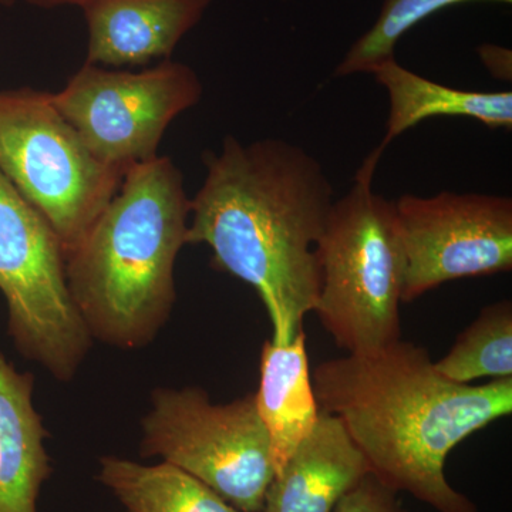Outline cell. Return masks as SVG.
Instances as JSON below:
<instances>
[{"mask_svg":"<svg viewBox=\"0 0 512 512\" xmlns=\"http://www.w3.org/2000/svg\"><path fill=\"white\" fill-rule=\"evenodd\" d=\"M202 163L187 242L208 245L212 268L255 289L272 342L288 345L319 298L316 247L335 202L328 174L305 148L279 138L242 144L228 136Z\"/></svg>","mask_w":512,"mask_h":512,"instance_id":"1","label":"cell"},{"mask_svg":"<svg viewBox=\"0 0 512 512\" xmlns=\"http://www.w3.org/2000/svg\"><path fill=\"white\" fill-rule=\"evenodd\" d=\"M312 384L320 412L342 421L383 484L439 512H478L444 467L458 444L510 416L512 377L451 382L429 350L400 339L372 355L319 363Z\"/></svg>","mask_w":512,"mask_h":512,"instance_id":"2","label":"cell"},{"mask_svg":"<svg viewBox=\"0 0 512 512\" xmlns=\"http://www.w3.org/2000/svg\"><path fill=\"white\" fill-rule=\"evenodd\" d=\"M190 204L170 157L128 168L119 191L66 255L70 295L92 339L124 350L156 339L177 299L175 264L188 245Z\"/></svg>","mask_w":512,"mask_h":512,"instance_id":"3","label":"cell"},{"mask_svg":"<svg viewBox=\"0 0 512 512\" xmlns=\"http://www.w3.org/2000/svg\"><path fill=\"white\" fill-rule=\"evenodd\" d=\"M383 153L376 147L348 194L333 202L316 247L320 291L313 312L348 355H372L402 339V235L394 201L373 191Z\"/></svg>","mask_w":512,"mask_h":512,"instance_id":"4","label":"cell"},{"mask_svg":"<svg viewBox=\"0 0 512 512\" xmlns=\"http://www.w3.org/2000/svg\"><path fill=\"white\" fill-rule=\"evenodd\" d=\"M0 173L55 231L64 256L87 234L126 173L101 163L52 93L0 90Z\"/></svg>","mask_w":512,"mask_h":512,"instance_id":"5","label":"cell"},{"mask_svg":"<svg viewBox=\"0 0 512 512\" xmlns=\"http://www.w3.org/2000/svg\"><path fill=\"white\" fill-rule=\"evenodd\" d=\"M0 292L18 352L60 382L76 376L92 336L74 305L66 256L45 218L0 173Z\"/></svg>","mask_w":512,"mask_h":512,"instance_id":"6","label":"cell"},{"mask_svg":"<svg viewBox=\"0 0 512 512\" xmlns=\"http://www.w3.org/2000/svg\"><path fill=\"white\" fill-rule=\"evenodd\" d=\"M144 417L141 454L161 457L244 512H262L275 476L254 394L214 404L201 387L157 389Z\"/></svg>","mask_w":512,"mask_h":512,"instance_id":"7","label":"cell"},{"mask_svg":"<svg viewBox=\"0 0 512 512\" xmlns=\"http://www.w3.org/2000/svg\"><path fill=\"white\" fill-rule=\"evenodd\" d=\"M202 93L198 74L171 59L141 72L84 63L52 101L101 163L127 173L158 157L168 126Z\"/></svg>","mask_w":512,"mask_h":512,"instance_id":"8","label":"cell"},{"mask_svg":"<svg viewBox=\"0 0 512 512\" xmlns=\"http://www.w3.org/2000/svg\"><path fill=\"white\" fill-rule=\"evenodd\" d=\"M406 271L403 302L446 282L512 271V198L443 191L394 201Z\"/></svg>","mask_w":512,"mask_h":512,"instance_id":"9","label":"cell"},{"mask_svg":"<svg viewBox=\"0 0 512 512\" xmlns=\"http://www.w3.org/2000/svg\"><path fill=\"white\" fill-rule=\"evenodd\" d=\"M212 0H87L86 63L107 69L144 67L170 59Z\"/></svg>","mask_w":512,"mask_h":512,"instance_id":"10","label":"cell"},{"mask_svg":"<svg viewBox=\"0 0 512 512\" xmlns=\"http://www.w3.org/2000/svg\"><path fill=\"white\" fill-rule=\"evenodd\" d=\"M367 474L369 464L342 421L320 412L311 434L272 478L262 512H333Z\"/></svg>","mask_w":512,"mask_h":512,"instance_id":"11","label":"cell"},{"mask_svg":"<svg viewBox=\"0 0 512 512\" xmlns=\"http://www.w3.org/2000/svg\"><path fill=\"white\" fill-rule=\"evenodd\" d=\"M32 373H20L0 353V512H37L52 474L49 436L33 406Z\"/></svg>","mask_w":512,"mask_h":512,"instance_id":"12","label":"cell"},{"mask_svg":"<svg viewBox=\"0 0 512 512\" xmlns=\"http://www.w3.org/2000/svg\"><path fill=\"white\" fill-rule=\"evenodd\" d=\"M259 373L258 392L254 394L256 412L268 433L278 473L311 434L320 413L313 392L305 330L288 345L266 340Z\"/></svg>","mask_w":512,"mask_h":512,"instance_id":"13","label":"cell"},{"mask_svg":"<svg viewBox=\"0 0 512 512\" xmlns=\"http://www.w3.org/2000/svg\"><path fill=\"white\" fill-rule=\"evenodd\" d=\"M389 94V119L382 144L386 150L404 131L431 117H467L490 128L512 127V92H471L431 82L406 69L396 57L370 72Z\"/></svg>","mask_w":512,"mask_h":512,"instance_id":"14","label":"cell"},{"mask_svg":"<svg viewBox=\"0 0 512 512\" xmlns=\"http://www.w3.org/2000/svg\"><path fill=\"white\" fill-rule=\"evenodd\" d=\"M99 481L127 512H244L173 464L144 466L127 458L100 460Z\"/></svg>","mask_w":512,"mask_h":512,"instance_id":"15","label":"cell"},{"mask_svg":"<svg viewBox=\"0 0 512 512\" xmlns=\"http://www.w3.org/2000/svg\"><path fill=\"white\" fill-rule=\"evenodd\" d=\"M437 372L454 383L512 377V303L503 299L481 309L457 336L447 355L434 362Z\"/></svg>","mask_w":512,"mask_h":512,"instance_id":"16","label":"cell"},{"mask_svg":"<svg viewBox=\"0 0 512 512\" xmlns=\"http://www.w3.org/2000/svg\"><path fill=\"white\" fill-rule=\"evenodd\" d=\"M464 2H497L511 5L512 0H383L382 9L372 28L366 30L350 46L336 66L333 76L370 74L384 60L394 56L397 42L410 29L440 10Z\"/></svg>","mask_w":512,"mask_h":512,"instance_id":"17","label":"cell"},{"mask_svg":"<svg viewBox=\"0 0 512 512\" xmlns=\"http://www.w3.org/2000/svg\"><path fill=\"white\" fill-rule=\"evenodd\" d=\"M397 494L370 473L343 495L333 512H409Z\"/></svg>","mask_w":512,"mask_h":512,"instance_id":"18","label":"cell"},{"mask_svg":"<svg viewBox=\"0 0 512 512\" xmlns=\"http://www.w3.org/2000/svg\"><path fill=\"white\" fill-rule=\"evenodd\" d=\"M477 52L481 62L490 70L495 79L511 82L512 53L510 49L485 43V45L478 47Z\"/></svg>","mask_w":512,"mask_h":512,"instance_id":"19","label":"cell"},{"mask_svg":"<svg viewBox=\"0 0 512 512\" xmlns=\"http://www.w3.org/2000/svg\"><path fill=\"white\" fill-rule=\"evenodd\" d=\"M25 2L35 6V8L55 9L60 8V6H77V8H82L87 0H25Z\"/></svg>","mask_w":512,"mask_h":512,"instance_id":"20","label":"cell"},{"mask_svg":"<svg viewBox=\"0 0 512 512\" xmlns=\"http://www.w3.org/2000/svg\"><path fill=\"white\" fill-rule=\"evenodd\" d=\"M18 0H0V5L5 6V8H10V6L15 5Z\"/></svg>","mask_w":512,"mask_h":512,"instance_id":"21","label":"cell"}]
</instances>
